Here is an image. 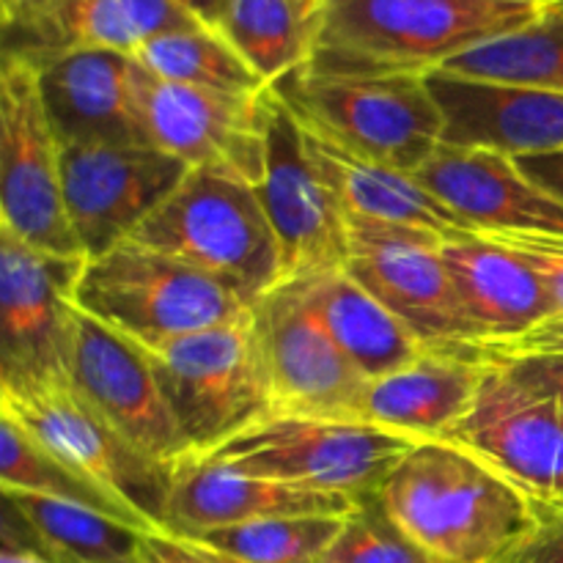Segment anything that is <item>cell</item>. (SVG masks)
<instances>
[{"instance_id": "obj_1", "label": "cell", "mask_w": 563, "mask_h": 563, "mask_svg": "<svg viewBox=\"0 0 563 563\" xmlns=\"http://www.w3.org/2000/svg\"><path fill=\"white\" fill-rule=\"evenodd\" d=\"M377 498L432 563H504L537 528V506L467 451L416 443Z\"/></svg>"}, {"instance_id": "obj_2", "label": "cell", "mask_w": 563, "mask_h": 563, "mask_svg": "<svg viewBox=\"0 0 563 563\" xmlns=\"http://www.w3.org/2000/svg\"><path fill=\"white\" fill-rule=\"evenodd\" d=\"M526 0H322L308 69L319 75H429L456 55L539 20Z\"/></svg>"}, {"instance_id": "obj_3", "label": "cell", "mask_w": 563, "mask_h": 563, "mask_svg": "<svg viewBox=\"0 0 563 563\" xmlns=\"http://www.w3.org/2000/svg\"><path fill=\"white\" fill-rule=\"evenodd\" d=\"M130 242L203 269L251 306L284 284L280 247L258 190L214 170H187Z\"/></svg>"}, {"instance_id": "obj_4", "label": "cell", "mask_w": 563, "mask_h": 563, "mask_svg": "<svg viewBox=\"0 0 563 563\" xmlns=\"http://www.w3.org/2000/svg\"><path fill=\"white\" fill-rule=\"evenodd\" d=\"M423 77L319 75L302 66L273 82V91L319 141L416 174L443 137V113Z\"/></svg>"}, {"instance_id": "obj_5", "label": "cell", "mask_w": 563, "mask_h": 563, "mask_svg": "<svg viewBox=\"0 0 563 563\" xmlns=\"http://www.w3.org/2000/svg\"><path fill=\"white\" fill-rule=\"evenodd\" d=\"M75 306L146 350L253 313L251 302L223 280L137 242L86 258Z\"/></svg>"}, {"instance_id": "obj_6", "label": "cell", "mask_w": 563, "mask_h": 563, "mask_svg": "<svg viewBox=\"0 0 563 563\" xmlns=\"http://www.w3.org/2000/svg\"><path fill=\"white\" fill-rule=\"evenodd\" d=\"M146 352L190 454H207L278 412L253 313Z\"/></svg>"}, {"instance_id": "obj_7", "label": "cell", "mask_w": 563, "mask_h": 563, "mask_svg": "<svg viewBox=\"0 0 563 563\" xmlns=\"http://www.w3.org/2000/svg\"><path fill=\"white\" fill-rule=\"evenodd\" d=\"M412 445L416 440L372 423L273 416L201 456L247 476L366 498Z\"/></svg>"}, {"instance_id": "obj_8", "label": "cell", "mask_w": 563, "mask_h": 563, "mask_svg": "<svg viewBox=\"0 0 563 563\" xmlns=\"http://www.w3.org/2000/svg\"><path fill=\"white\" fill-rule=\"evenodd\" d=\"M0 231L38 251L86 258L66 212L60 143L38 71L16 55H3L0 69Z\"/></svg>"}, {"instance_id": "obj_9", "label": "cell", "mask_w": 563, "mask_h": 563, "mask_svg": "<svg viewBox=\"0 0 563 563\" xmlns=\"http://www.w3.org/2000/svg\"><path fill=\"white\" fill-rule=\"evenodd\" d=\"M0 412L14 418L66 465L119 500L143 526L152 531L165 528L174 467L159 465L135 449L71 383L0 388Z\"/></svg>"}, {"instance_id": "obj_10", "label": "cell", "mask_w": 563, "mask_h": 563, "mask_svg": "<svg viewBox=\"0 0 563 563\" xmlns=\"http://www.w3.org/2000/svg\"><path fill=\"white\" fill-rule=\"evenodd\" d=\"M86 258L0 231V388L69 383L75 289Z\"/></svg>"}, {"instance_id": "obj_11", "label": "cell", "mask_w": 563, "mask_h": 563, "mask_svg": "<svg viewBox=\"0 0 563 563\" xmlns=\"http://www.w3.org/2000/svg\"><path fill=\"white\" fill-rule=\"evenodd\" d=\"M440 440L500 473L537 511L563 509V416L500 363H484L471 407Z\"/></svg>"}, {"instance_id": "obj_12", "label": "cell", "mask_w": 563, "mask_h": 563, "mask_svg": "<svg viewBox=\"0 0 563 563\" xmlns=\"http://www.w3.org/2000/svg\"><path fill=\"white\" fill-rule=\"evenodd\" d=\"M346 273L394 311L429 350L473 361L476 328L443 262V242L346 214Z\"/></svg>"}, {"instance_id": "obj_13", "label": "cell", "mask_w": 563, "mask_h": 563, "mask_svg": "<svg viewBox=\"0 0 563 563\" xmlns=\"http://www.w3.org/2000/svg\"><path fill=\"white\" fill-rule=\"evenodd\" d=\"M264 137L267 159L256 187L284 262V280L346 269L350 234L346 212L308 152L306 130L284 99L264 91Z\"/></svg>"}, {"instance_id": "obj_14", "label": "cell", "mask_w": 563, "mask_h": 563, "mask_svg": "<svg viewBox=\"0 0 563 563\" xmlns=\"http://www.w3.org/2000/svg\"><path fill=\"white\" fill-rule=\"evenodd\" d=\"M267 91V88H264ZM264 91L256 97L159 80L137 64L135 104L146 141L187 168L214 170L258 187L264 179Z\"/></svg>"}, {"instance_id": "obj_15", "label": "cell", "mask_w": 563, "mask_h": 563, "mask_svg": "<svg viewBox=\"0 0 563 563\" xmlns=\"http://www.w3.org/2000/svg\"><path fill=\"white\" fill-rule=\"evenodd\" d=\"M269 377L275 416L361 421L368 377L335 344L295 280H284L253 306Z\"/></svg>"}, {"instance_id": "obj_16", "label": "cell", "mask_w": 563, "mask_h": 563, "mask_svg": "<svg viewBox=\"0 0 563 563\" xmlns=\"http://www.w3.org/2000/svg\"><path fill=\"white\" fill-rule=\"evenodd\" d=\"M64 201L86 258L132 240L181 185L187 165L148 143L60 148Z\"/></svg>"}, {"instance_id": "obj_17", "label": "cell", "mask_w": 563, "mask_h": 563, "mask_svg": "<svg viewBox=\"0 0 563 563\" xmlns=\"http://www.w3.org/2000/svg\"><path fill=\"white\" fill-rule=\"evenodd\" d=\"M69 383L135 449L165 467L190 454L165 401L146 346L75 311Z\"/></svg>"}, {"instance_id": "obj_18", "label": "cell", "mask_w": 563, "mask_h": 563, "mask_svg": "<svg viewBox=\"0 0 563 563\" xmlns=\"http://www.w3.org/2000/svg\"><path fill=\"white\" fill-rule=\"evenodd\" d=\"M196 25L174 0H42L3 20V55L31 64L71 49L135 55L154 36Z\"/></svg>"}, {"instance_id": "obj_19", "label": "cell", "mask_w": 563, "mask_h": 563, "mask_svg": "<svg viewBox=\"0 0 563 563\" xmlns=\"http://www.w3.org/2000/svg\"><path fill=\"white\" fill-rule=\"evenodd\" d=\"M33 66L60 148L148 143L137 119V60L132 55L71 49Z\"/></svg>"}, {"instance_id": "obj_20", "label": "cell", "mask_w": 563, "mask_h": 563, "mask_svg": "<svg viewBox=\"0 0 563 563\" xmlns=\"http://www.w3.org/2000/svg\"><path fill=\"white\" fill-rule=\"evenodd\" d=\"M443 113L445 146L487 148L506 157L563 152V93L429 71Z\"/></svg>"}, {"instance_id": "obj_21", "label": "cell", "mask_w": 563, "mask_h": 563, "mask_svg": "<svg viewBox=\"0 0 563 563\" xmlns=\"http://www.w3.org/2000/svg\"><path fill=\"white\" fill-rule=\"evenodd\" d=\"M361 500L352 495L319 493L273 478L247 476L201 454H187L174 465L165 528L181 537H198L214 528L245 526L275 517H346Z\"/></svg>"}, {"instance_id": "obj_22", "label": "cell", "mask_w": 563, "mask_h": 563, "mask_svg": "<svg viewBox=\"0 0 563 563\" xmlns=\"http://www.w3.org/2000/svg\"><path fill=\"white\" fill-rule=\"evenodd\" d=\"M416 179L487 234L563 236V203L528 181L506 154L440 143Z\"/></svg>"}, {"instance_id": "obj_23", "label": "cell", "mask_w": 563, "mask_h": 563, "mask_svg": "<svg viewBox=\"0 0 563 563\" xmlns=\"http://www.w3.org/2000/svg\"><path fill=\"white\" fill-rule=\"evenodd\" d=\"M306 141L313 163L319 165L324 179L339 196L344 212L352 218L427 234L443 245L487 236V231L476 229L465 218H460L454 209L445 207L432 190H427L416 179V174L352 157V154L319 141L308 130Z\"/></svg>"}, {"instance_id": "obj_24", "label": "cell", "mask_w": 563, "mask_h": 563, "mask_svg": "<svg viewBox=\"0 0 563 563\" xmlns=\"http://www.w3.org/2000/svg\"><path fill=\"white\" fill-rule=\"evenodd\" d=\"M478 341L515 339L553 317L537 269L489 236L440 247Z\"/></svg>"}, {"instance_id": "obj_25", "label": "cell", "mask_w": 563, "mask_h": 563, "mask_svg": "<svg viewBox=\"0 0 563 563\" xmlns=\"http://www.w3.org/2000/svg\"><path fill=\"white\" fill-rule=\"evenodd\" d=\"M484 363L423 352L418 361L372 379L363 396L361 421L423 443L440 440L471 407Z\"/></svg>"}, {"instance_id": "obj_26", "label": "cell", "mask_w": 563, "mask_h": 563, "mask_svg": "<svg viewBox=\"0 0 563 563\" xmlns=\"http://www.w3.org/2000/svg\"><path fill=\"white\" fill-rule=\"evenodd\" d=\"M295 284L335 344L366 374L368 383L429 352V346L346 269L297 278Z\"/></svg>"}, {"instance_id": "obj_27", "label": "cell", "mask_w": 563, "mask_h": 563, "mask_svg": "<svg viewBox=\"0 0 563 563\" xmlns=\"http://www.w3.org/2000/svg\"><path fill=\"white\" fill-rule=\"evenodd\" d=\"M3 498L25 522L36 548L55 563H137L141 528L104 511L20 489H3Z\"/></svg>"}, {"instance_id": "obj_28", "label": "cell", "mask_w": 563, "mask_h": 563, "mask_svg": "<svg viewBox=\"0 0 563 563\" xmlns=\"http://www.w3.org/2000/svg\"><path fill=\"white\" fill-rule=\"evenodd\" d=\"M322 0H231L218 31L267 86L311 64Z\"/></svg>"}, {"instance_id": "obj_29", "label": "cell", "mask_w": 563, "mask_h": 563, "mask_svg": "<svg viewBox=\"0 0 563 563\" xmlns=\"http://www.w3.org/2000/svg\"><path fill=\"white\" fill-rule=\"evenodd\" d=\"M440 71L563 93V5H544L531 25L456 55Z\"/></svg>"}, {"instance_id": "obj_30", "label": "cell", "mask_w": 563, "mask_h": 563, "mask_svg": "<svg viewBox=\"0 0 563 563\" xmlns=\"http://www.w3.org/2000/svg\"><path fill=\"white\" fill-rule=\"evenodd\" d=\"M132 58L159 80L207 88L234 97H256L267 82L245 64L240 53L214 27L196 25L168 31L143 44Z\"/></svg>"}, {"instance_id": "obj_31", "label": "cell", "mask_w": 563, "mask_h": 563, "mask_svg": "<svg viewBox=\"0 0 563 563\" xmlns=\"http://www.w3.org/2000/svg\"><path fill=\"white\" fill-rule=\"evenodd\" d=\"M0 487L88 506L121 522H130L141 531H152L130 509H124L119 500L110 498L86 476H80L75 467L66 465L58 454L38 443L25 427H20L5 412H0Z\"/></svg>"}, {"instance_id": "obj_32", "label": "cell", "mask_w": 563, "mask_h": 563, "mask_svg": "<svg viewBox=\"0 0 563 563\" xmlns=\"http://www.w3.org/2000/svg\"><path fill=\"white\" fill-rule=\"evenodd\" d=\"M350 517V515H346ZM346 517H275L198 533V542L242 563H322Z\"/></svg>"}, {"instance_id": "obj_33", "label": "cell", "mask_w": 563, "mask_h": 563, "mask_svg": "<svg viewBox=\"0 0 563 563\" xmlns=\"http://www.w3.org/2000/svg\"><path fill=\"white\" fill-rule=\"evenodd\" d=\"M322 563H432L401 533L379 504L366 495L344 520V528L324 553Z\"/></svg>"}, {"instance_id": "obj_34", "label": "cell", "mask_w": 563, "mask_h": 563, "mask_svg": "<svg viewBox=\"0 0 563 563\" xmlns=\"http://www.w3.org/2000/svg\"><path fill=\"white\" fill-rule=\"evenodd\" d=\"M498 245L520 253L542 278L553 317H563V236L550 234H487Z\"/></svg>"}, {"instance_id": "obj_35", "label": "cell", "mask_w": 563, "mask_h": 563, "mask_svg": "<svg viewBox=\"0 0 563 563\" xmlns=\"http://www.w3.org/2000/svg\"><path fill=\"white\" fill-rule=\"evenodd\" d=\"M471 355L476 363H500L528 355H563V317L544 319L542 324L515 339L476 341L471 346Z\"/></svg>"}, {"instance_id": "obj_36", "label": "cell", "mask_w": 563, "mask_h": 563, "mask_svg": "<svg viewBox=\"0 0 563 563\" xmlns=\"http://www.w3.org/2000/svg\"><path fill=\"white\" fill-rule=\"evenodd\" d=\"M137 563H242L198 539L181 537L168 528H154L143 533Z\"/></svg>"}, {"instance_id": "obj_37", "label": "cell", "mask_w": 563, "mask_h": 563, "mask_svg": "<svg viewBox=\"0 0 563 563\" xmlns=\"http://www.w3.org/2000/svg\"><path fill=\"white\" fill-rule=\"evenodd\" d=\"M520 383L553 401L563 416V355H528L515 361H500Z\"/></svg>"}, {"instance_id": "obj_38", "label": "cell", "mask_w": 563, "mask_h": 563, "mask_svg": "<svg viewBox=\"0 0 563 563\" xmlns=\"http://www.w3.org/2000/svg\"><path fill=\"white\" fill-rule=\"evenodd\" d=\"M537 515L539 522L531 537L504 563H563V509Z\"/></svg>"}, {"instance_id": "obj_39", "label": "cell", "mask_w": 563, "mask_h": 563, "mask_svg": "<svg viewBox=\"0 0 563 563\" xmlns=\"http://www.w3.org/2000/svg\"><path fill=\"white\" fill-rule=\"evenodd\" d=\"M520 174L528 181L553 196L555 201L563 203V152L550 154H526V157H511Z\"/></svg>"}, {"instance_id": "obj_40", "label": "cell", "mask_w": 563, "mask_h": 563, "mask_svg": "<svg viewBox=\"0 0 563 563\" xmlns=\"http://www.w3.org/2000/svg\"><path fill=\"white\" fill-rule=\"evenodd\" d=\"M174 3L181 5L187 14L196 16L201 25L214 27V31H218L220 22H223V16H225V11H229L231 0H174Z\"/></svg>"}, {"instance_id": "obj_41", "label": "cell", "mask_w": 563, "mask_h": 563, "mask_svg": "<svg viewBox=\"0 0 563 563\" xmlns=\"http://www.w3.org/2000/svg\"><path fill=\"white\" fill-rule=\"evenodd\" d=\"M0 563H55L47 553L36 548V542L22 544L20 539L3 537V555H0Z\"/></svg>"}, {"instance_id": "obj_42", "label": "cell", "mask_w": 563, "mask_h": 563, "mask_svg": "<svg viewBox=\"0 0 563 563\" xmlns=\"http://www.w3.org/2000/svg\"><path fill=\"white\" fill-rule=\"evenodd\" d=\"M33 3H42V0H0V14H3V20H9V16H14L16 11L27 9V5Z\"/></svg>"}, {"instance_id": "obj_43", "label": "cell", "mask_w": 563, "mask_h": 563, "mask_svg": "<svg viewBox=\"0 0 563 563\" xmlns=\"http://www.w3.org/2000/svg\"><path fill=\"white\" fill-rule=\"evenodd\" d=\"M542 5H563V0H542Z\"/></svg>"}, {"instance_id": "obj_44", "label": "cell", "mask_w": 563, "mask_h": 563, "mask_svg": "<svg viewBox=\"0 0 563 563\" xmlns=\"http://www.w3.org/2000/svg\"><path fill=\"white\" fill-rule=\"evenodd\" d=\"M526 3H542V0H526Z\"/></svg>"}, {"instance_id": "obj_45", "label": "cell", "mask_w": 563, "mask_h": 563, "mask_svg": "<svg viewBox=\"0 0 563 563\" xmlns=\"http://www.w3.org/2000/svg\"><path fill=\"white\" fill-rule=\"evenodd\" d=\"M559 511H561V509H559Z\"/></svg>"}]
</instances>
